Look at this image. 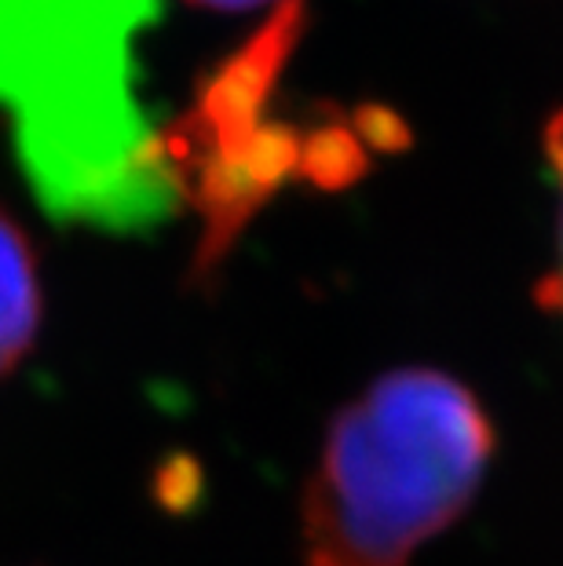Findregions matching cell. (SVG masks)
Here are the masks:
<instances>
[{
  "instance_id": "obj_1",
  "label": "cell",
  "mask_w": 563,
  "mask_h": 566,
  "mask_svg": "<svg viewBox=\"0 0 563 566\" xmlns=\"http://www.w3.org/2000/svg\"><path fill=\"white\" fill-rule=\"evenodd\" d=\"M158 0H0V106L55 223L143 234L179 212L161 128L136 95Z\"/></svg>"
},
{
  "instance_id": "obj_2",
  "label": "cell",
  "mask_w": 563,
  "mask_h": 566,
  "mask_svg": "<svg viewBox=\"0 0 563 566\" xmlns=\"http://www.w3.org/2000/svg\"><path fill=\"white\" fill-rule=\"evenodd\" d=\"M494 424L469 384L392 369L326 431L301 509V566H414L461 520L494 461Z\"/></svg>"
},
{
  "instance_id": "obj_3",
  "label": "cell",
  "mask_w": 563,
  "mask_h": 566,
  "mask_svg": "<svg viewBox=\"0 0 563 566\" xmlns=\"http://www.w3.org/2000/svg\"><path fill=\"white\" fill-rule=\"evenodd\" d=\"M304 0H285L271 27L209 77L195 106L161 132V158L179 195L201 216L198 268L217 263L290 179H315L341 187L363 168V143L355 132H301L274 117V81L301 33Z\"/></svg>"
},
{
  "instance_id": "obj_4",
  "label": "cell",
  "mask_w": 563,
  "mask_h": 566,
  "mask_svg": "<svg viewBox=\"0 0 563 566\" xmlns=\"http://www.w3.org/2000/svg\"><path fill=\"white\" fill-rule=\"evenodd\" d=\"M41 274L27 231L0 209V377L30 355L41 329Z\"/></svg>"
},
{
  "instance_id": "obj_5",
  "label": "cell",
  "mask_w": 563,
  "mask_h": 566,
  "mask_svg": "<svg viewBox=\"0 0 563 566\" xmlns=\"http://www.w3.org/2000/svg\"><path fill=\"white\" fill-rule=\"evenodd\" d=\"M542 147H545V161L553 168V179H556V260L545 279L538 282V304L545 311L563 315V106L545 122Z\"/></svg>"
},
{
  "instance_id": "obj_6",
  "label": "cell",
  "mask_w": 563,
  "mask_h": 566,
  "mask_svg": "<svg viewBox=\"0 0 563 566\" xmlns=\"http://www.w3.org/2000/svg\"><path fill=\"white\" fill-rule=\"evenodd\" d=\"M190 4L209 8V11H253V8L271 4V0H190Z\"/></svg>"
}]
</instances>
